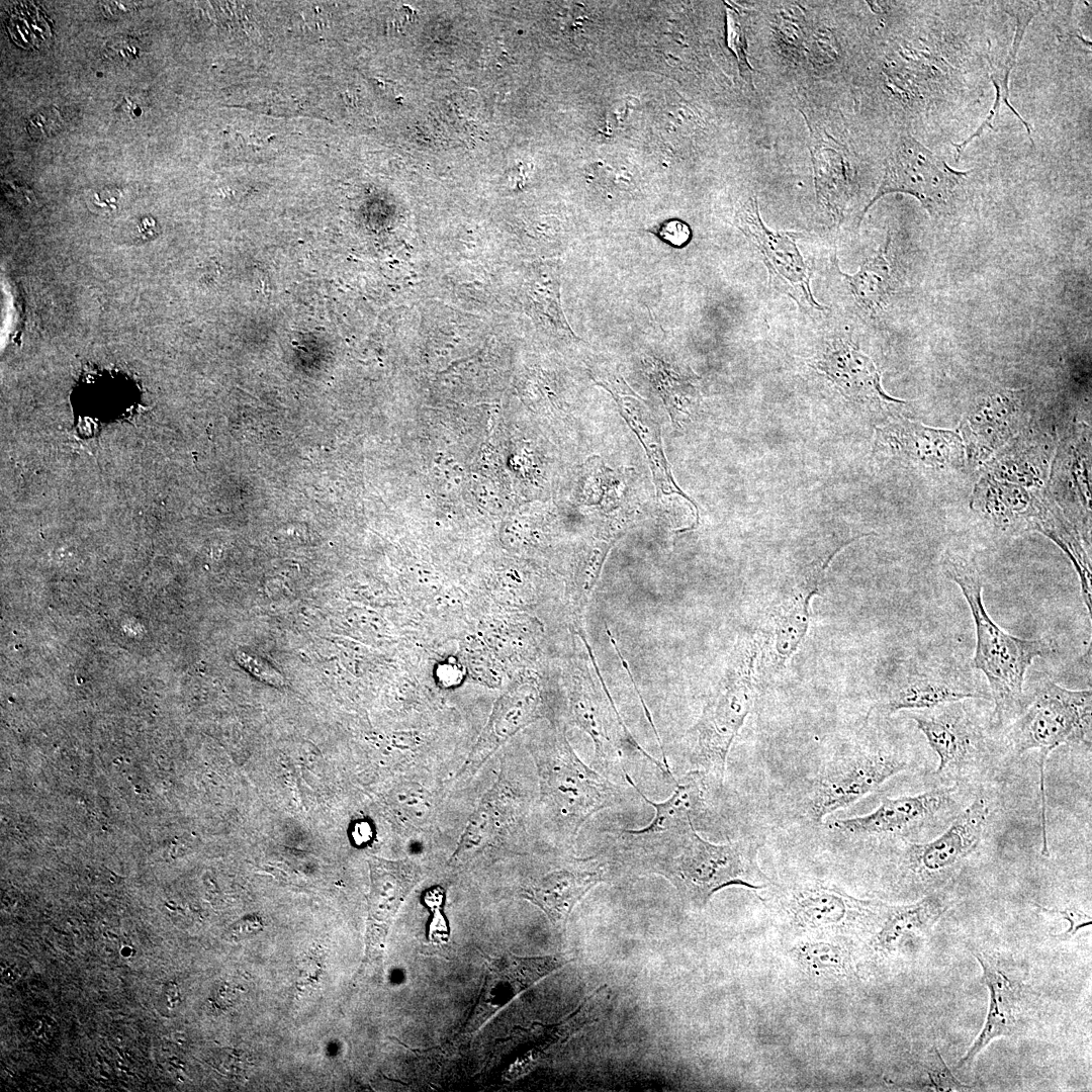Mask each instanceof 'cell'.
I'll return each mask as SVG.
<instances>
[{
    "label": "cell",
    "mask_w": 1092,
    "mask_h": 1092,
    "mask_svg": "<svg viewBox=\"0 0 1092 1092\" xmlns=\"http://www.w3.org/2000/svg\"><path fill=\"white\" fill-rule=\"evenodd\" d=\"M5 193L14 203L22 206L30 205L34 201V195L30 190L13 183L5 184Z\"/></svg>",
    "instance_id": "obj_46"
},
{
    "label": "cell",
    "mask_w": 1092,
    "mask_h": 1092,
    "mask_svg": "<svg viewBox=\"0 0 1092 1092\" xmlns=\"http://www.w3.org/2000/svg\"><path fill=\"white\" fill-rule=\"evenodd\" d=\"M2 975H3V976H2V977H3V979H4V980H5L6 982H12V981H15V980H16V979L18 978V972H17V971H15L14 969H12L11 967L7 968V969H6V970H5L4 972H3V974H2Z\"/></svg>",
    "instance_id": "obj_48"
},
{
    "label": "cell",
    "mask_w": 1092,
    "mask_h": 1092,
    "mask_svg": "<svg viewBox=\"0 0 1092 1092\" xmlns=\"http://www.w3.org/2000/svg\"><path fill=\"white\" fill-rule=\"evenodd\" d=\"M623 850L645 871L667 879L681 901L701 910L720 890L740 886L765 890L772 880L758 866L759 838L749 836L727 843H712L695 826L689 830L655 836L637 830H621Z\"/></svg>",
    "instance_id": "obj_1"
},
{
    "label": "cell",
    "mask_w": 1092,
    "mask_h": 1092,
    "mask_svg": "<svg viewBox=\"0 0 1092 1092\" xmlns=\"http://www.w3.org/2000/svg\"><path fill=\"white\" fill-rule=\"evenodd\" d=\"M544 699L536 679L514 681L495 702L489 719L458 778L474 775L485 760L521 729L543 717Z\"/></svg>",
    "instance_id": "obj_15"
},
{
    "label": "cell",
    "mask_w": 1092,
    "mask_h": 1092,
    "mask_svg": "<svg viewBox=\"0 0 1092 1092\" xmlns=\"http://www.w3.org/2000/svg\"><path fill=\"white\" fill-rule=\"evenodd\" d=\"M239 661L245 668H247L249 672L254 674L260 680L277 687L283 685V678L281 674H279L271 666H269L264 661L258 659L257 657H252L249 654L241 653V656H239Z\"/></svg>",
    "instance_id": "obj_44"
},
{
    "label": "cell",
    "mask_w": 1092,
    "mask_h": 1092,
    "mask_svg": "<svg viewBox=\"0 0 1092 1092\" xmlns=\"http://www.w3.org/2000/svg\"><path fill=\"white\" fill-rule=\"evenodd\" d=\"M164 995L166 1004L169 1008H175L181 1002L178 987L174 982H169L165 985Z\"/></svg>",
    "instance_id": "obj_47"
},
{
    "label": "cell",
    "mask_w": 1092,
    "mask_h": 1092,
    "mask_svg": "<svg viewBox=\"0 0 1092 1092\" xmlns=\"http://www.w3.org/2000/svg\"><path fill=\"white\" fill-rule=\"evenodd\" d=\"M754 639L744 638L735 648L731 663L712 693L688 735L693 763L722 786L731 745L753 706L756 688Z\"/></svg>",
    "instance_id": "obj_5"
},
{
    "label": "cell",
    "mask_w": 1092,
    "mask_h": 1092,
    "mask_svg": "<svg viewBox=\"0 0 1092 1092\" xmlns=\"http://www.w3.org/2000/svg\"><path fill=\"white\" fill-rule=\"evenodd\" d=\"M908 766V760L885 749L857 746L834 754L808 779L796 812L803 821L820 824L835 811L877 792Z\"/></svg>",
    "instance_id": "obj_7"
},
{
    "label": "cell",
    "mask_w": 1092,
    "mask_h": 1092,
    "mask_svg": "<svg viewBox=\"0 0 1092 1092\" xmlns=\"http://www.w3.org/2000/svg\"><path fill=\"white\" fill-rule=\"evenodd\" d=\"M391 802L400 816L412 824H422L432 811L429 792L415 783H406L397 787L391 794Z\"/></svg>",
    "instance_id": "obj_35"
},
{
    "label": "cell",
    "mask_w": 1092,
    "mask_h": 1092,
    "mask_svg": "<svg viewBox=\"0 0 1092 1092\" xmlns=\"http://www.w3.org/2000/svg\"><path fill=\"white\" fill-rule=\"evenodd\" d=\"M890 237L877 254L867 258L853 275L837 271L856 304L867 312L884 308L892 294V276L887 253Z\"/></svg>",
    "instance_id": "obj_32"
},
{
    "label": "cell",
    "mask_w": 1092,
    "mask_h": 1092,
    "mask_svg": "<svg viewBox=\"0 0 1092 1092\" xmlns=\"http://www.w3.org/2000/svg\"><path fill=\"white\" fill-rule=\"evenodd\" d=\"M652 368L651 375L654 377V383L656 382L666 404L672 411L686 413L689 405L685 402L691 405L696 398L695 388L661 362H654Z\"/></svg>",
    "instance_id": "obj_36"
},
{
    "label": "cell",
    "mask_w": 1092,
    "mask_h": 1092,
    "mask_svg": "<svg viewBox=\"0 0 1092 1092\" xmlns=\"http://www.w3.org/2000/svg\"><path fill=\"white\" fill-rule=\"evenodd\" d=\"M261 928L262 921L256 916H249L234 924L228 934L230 939H242L258 932Z\"/></svg>",
    "instance_id": "obj_45"
},
{
    "label": "cell",
    "mask_w": 1092,
    "mask_h": 1092,
    "mask_svg": "<svg viewBox=\"0 0 1092 1092\" xmlns=\"http://www.w3.org/2000/svg\"><path fill=\"white\" fill-rule=\"evenodd\" d=\"M1040 8V2L1007 3V12L1016 19V30L1003 70H1001L1000 72H995L990 68L991 81L996 90L995 101L992 108L990 109V112L986 116L985 120L978 127V129L961 144H952L957 149V158H959L967 145L970 144L974 139L980 136L986 128H993L992 121L999 112V108L1002 103L1005 104L1012 111V113L1015 114L1016 117L1023 123L1024 127L1027 130V134L1029 135L1033 145V139L1031 136V125L1021 117V115L1014 109V107L1009 101L1008 81L1010 73L1012 72V69L1016 63L1018 50L1020 48V43L1023 39L1026 28L1031 19L1038 13Z\"/></svg>",
    "instance_id": "obj_31"
},
{
    "label": "cell",
    "mask_w": 1092,
    "mask_h": 1092,
    "mask_svg": "<svg viewBox=\"0 0 1092 1092\" xmlns=\"http://www.w3.org/2000/svg\"><path fill=\"white\" fill-rule=\"evenodd\" d=\"M1080 425L1059 449L1051 474L1055 497L1066 518L1088 540L1091 528L1090 509V430Z\"/></svg>",
    "instance_id": "obj_17"
},
{
    "label": "cell",
    "mask_w": 1092,
    "mask_h": 1092,
    "mask_svg": "<svg viewBox=\"0 0 1092 1092\" xmlns=\"http://www.w3.org/2000/svg\"><path fill=\"white\" fill-rule=\"evenodd\" d=\"M136 39L129 36L116 35L108 41L104 55L107 59L126 63L134 60L140 55L141 49Z\"/></svg>",
    "instance_id": "obj_43"
},
{
    "label": "cell",
    "mask_w": 1092,
    "mask_h": 1092,
    "mask_svg": "<svg viewBox=\"0 0 1092 1092\" xmlns=\"http://www.w3.org/2000/svg\"><path fill=\"white\" fill-rule=\"evenodd\" d=\"M836 552H831L817 561L800 579L799 584L776 609L774 620V649L779 659L784 662L799 647L808 629L810 602L818 592V586Z\"/></svg>",
    "instance_id": "obj_25"
},
{
    "label": "cell",
    "mask_w": 1092,
    "mask_h": 1092,
    "mask_svg": "<svg viewBox=\"0 0 1092 1092\" xmlns=\"http://www.w3.org/2000/svg\"><path fill=\"white\" fill-rule=\"evenodd\" d=\"M855 942L847 937L797 939L792 941L787 954L812 980L849 983L858 975Z\"/></svg>",
    "instance_id": "obj_24"
},
{
    "label": "cell",
    "mask_w": 1092,
    "mask_h": 1092,
    "mask_svg": "<svg viewBox=\"0 0 1092 1092\" xmlns=\"http://www.w3.org/2000/svg\"><path fill=\"white\" fill-rule=\"evenodd\" d=\"M526 287V297L533 315L549 330L568 338L575 337L561 308L556 266L544 264L537 267Z\"/></svg>",
    "instance_id": "obj_33"
},
{
    "label": "cell",
    "mask_w": 1092,
    "mask_h": 1092,
    "mask_svg": "<svg viewBox=\"0 0 1092 1092\" xmlns=\"http://www.w3.org/2000/svg\"><path fill=\"white\" fill-rule=\"evenodd\" d=\"M1036 908L1046 914L1057 915L1069 923V927L1063 933L1053 935L1057 939L1067 940L1073 937L1080 929L1091 925V916L1074 907L1046 908L1036 905Z\"/></svg>",
    "instance_id": "obj_40"
},
{
    "label": "cell",
    "mask_w": 1092,
    "mask_h": 1092,
    "mask_svg": "<svg viewBox=\"0 0 1092 1092\" xmlns=\"http://www.w3.org/2000/svg\"><path fill=\"white\" fill-rule=\"evenodd\" d=\"M960 703H949L922 710L926 713L919 711L921 713L910 715L938 757V774L949 767H961L971 760L982 739L979 729Z\"/></svg>",
    "instance_id": "obj_23"
},
{
    "label": "cell",
    "mask_w": 1092,
    "mask_h": 1092,
    "mask_svg": "<svg viewBox=\"0 0 1092 1092\" xmlns=\"http://www.w3.org/2000/svg\"><path fill=\"white\" fill-rule=\"evenodd\" d=\"M942 571L960 587L971 610L976 630L972 665L987 679L994 702L992 721L997 726L1003 725L1023 711L1027 703L1025 674L1034 659L1054 651V645L1046 639L1016 637L993 621L984 606L983 578L973 559L946 553Z\"/></svg>",
    "instance_id": "obj_2"
},
{
    "label": "cell",
    "mask_w": 1092,
    "mask_h": 1092,
    "mask_svg": "<svg viewBox=\"0 0 1092 1092\" xmlns=\"http://www.w3.org/2000/svg\"><path fill=\"white\" fill-rule=\"evenodd\" d=\"M1021 391L1004 389L981 397L963 420L968 460L981 463L1009 441L1025 422Z\"/></svg>",
    "instance_id": "obj_18"
},
{
    "label": "cell",
    "mask_w": 1092,
    "mask_h": 1092,
    "mask_svg": "<svg viewBox=\"0 0 1092 1092\" xmlns=\"http://www.w3.org/2000/svg\"><path fill=\"white\" fill-rule=\"evenodd\" d=\"M979 797L967 806L939 836L926 842H905L900 875L907 883H928L949 875L977 848L990 815Z\"/></svg>",
    "instance_id": "obj_10"
},
{
    "label": "cell",
    "mask_w": 1092,
    "mask_h": 1092,
    "mask_svg": "<svg viewBox=\"0 0 1092 1092\" xmlns=\"http://www.w3.org/2000/svg\"><path fill=\"white\" fill-rule=\"evenodd\" d=\"M651 232L664 243L677 248L687 245L692 236L689 224L679 219L665 220Z\"/></svg>",
    "instance_id": "obj_42"
},
{
    "label": "cell",
    "mask_w": 1092,
    "mask_h": 1092,
    "mask_svg": "<svg viewBox=\"0 0 1092 1092\" xmlns=\"http://www.w3.org/2000/svg\"><path fill=\"white\" fill-rule=\"evenodd\" d=\"M61 125L60 112L56 108H46L27 121V131L34 139H43L58 131Z\"/></svg>",
    "instance_id": "obj_41"
},
{
    "label": "cell",
    "mask_w": 1092,
    "mask_h": 1092,
    "mask_svg": "<svg viewBox=\"0 0 1092 1092\" xmlns=\"http://www.w3.org/2000/svg\"><path fill=\"white\" fill-rule=\"evenodd\" d=\"M822 372L847 399L883 408L903 402L888 395L873 360L849 342L830 345L815 361Z\"/></svg>",
    "instance_id": "obj_22"
},
{
    "label": "cell",
    "mask_w": 1092,
    "mask_h": 1092,
    "mask_svg": "<svg viewBox=\"0 0 1092 1092\" xmlns=\"http://www.w3.org/2000/svg\"><path fill=\"white\" fill-rule=\"evenodd\" d=\"M464 650L468 669L475 679L490 687L502 684V667L480 639H468Z\"/></svg>",
    "instance_id": "obj_37"
},
{
    "label": "cell",
    "mask_w": 1092,
    "mask_h": 1092,
    "mask_svg": "<svg viewBox=\"0 0 1092 1092\" xmlns=\"http://www.w3.org/2000/svg\"><path fill=\"white\" fill-rule=\"evenodd\" d=\"M953 792L951 788H938L913 796L886 797L868 814L833 820L826 826L847 840L902 838L945 809Z\"/></svg>",
    "instance_id": "obj_11"
},
{
    "label": "cell",
    "mask_w": 1092,
    "mask_h": 1092,
    "mask_svg": "<svg viewBox=\"0 0 1092 1092\" xmlns=\"http://www.w3.org/2000/svg\"><path fill=\"white\" fill-rule=\"evenodd\" d=\"M874 453L938 470L960 468L965 461V446L957 433L903 418L877 428Z\"/></svg>",
    "instance_id": "obj_14"
},
{
    "label": "cell",
    "mask_w": 1092,
    "mask_h": 1092,
    "mask_svg": "<svg viewBox=\"0 0 1092 1092\" xmlns=\"http://www.w3.org/2000/svg\"><path fill=\"white\" fill-rule=\"evenodd\" d=\"M592 375L599 385L612 394L621 416L644 448L657 495L660 498L678 495L697 508L696 504L682 492L672 478L663 451L660 427L644 400L629 387L617 371L597 368L592 370Z\"/></svg>",
    "instance_id": "obj_16"
},
{
    "label": "cell",
    "mask_w": 1092,
    "mask_h": 1092,
    "mask_svg": "<svg viewBox=\"0 0 1092 1092\" xmlns=\"http://www.w3.org/2000/svg\"><path fill=\"white\" fill-rule=\"evenodd\" d=\"M948 906L949 901L942 892L929 894L911 904L886 903L878 926L864 940L866 948L878 959L900 952L909 941L928 934Z\"/></svg>",
    "instance_id": "obj_21"
},
{
    "label": "cell",
    "mask_w": 1092,
    "mask_h": 1092,
    "mask_svg": "<svg viewBox=\"0 0 1092 1092\" xmlns=\"http://www.w3.org/2000/svg\"><path fill=\"white\" fill-rule=\"evenodd\" d=\"M973 508L995 528L1007 532L1040 533L1051 507L1021 485L1002 482L994 475L982 478L974 489Z\"/></svg>",
    "instance_id": "obj_20"
},
{
    "label": "cell",
    "mask_w": 1092,
    "mask_h": 1092,
    "mask_svg": "<svg viewBox=\"0 0 1092 1092\" xmlns=\"http://www.w3.org/2000/svg\"><path fill=\"white\" fill-rule=\"evenodd\" d=\"M926 1073L933 1090L938 1092L971 1091L973 1087L960 1082L947 1068L935 1046L926 1059Z\"/></svg>",
    "instance_id": "obj_38"
},
{
    "label": "cell",
    "mask_w": 1092,
    "mask_h": 1092,
    "mask_svg": "<svg viewBox=\"0 0 1092 1092\" xmlns=\"http://www.w3.org/2000/svg\"><path fill=\"white\" fill-rule=\"evenodd\" d=\"M989 990V1007L985 1025L968 1053L958 1062L957 1069L969 1065L991 1040L1014 1033L1017 1025L1020 990L1000 969L983 954H976Z\"/></svg>",
    "instance_id": "obj_26"
},
{
    "label": "cell",
    "mask_w": 1092,
    "mask_h": 1092,
    "mask_svg": "<svg viewBox=\"0 0 1092 1092\" xmlns=\"http://www.w3.org/2000/svg\"><path fill=\"white\" fill-rule=\"evenodd\" d=\"M1091 690H1068L1045 678L1015 719L1009 733L1017 753L1037 749L1040 800L1041 854L1050 856L1046 822L1045 763L1057 747L1086 742L1091 733Z\"/></svg>",
    "instance_id": "obj_4"
},
{
    "label": "cell",
    "mask_w": 1092,
    "mask_h": 1092,
    "mask_svg": "<svg viewBox=\"0 0 1092 1092\" xmlns=\"http://www.w3.org/2000/svg\"><path fill=\"white\" fill-rule=\"evenodd\" d=\"M616 540H597L589 543L579 561L575 578L574 595L578 608L585 605L600 576L604 562Z\"/></svg>",
    "instance_id": "obj_34"
},
{
    "label": "cell",
    "mask_w": 1092,
    "mask_h": 1092,
    "mask_svg": "<svg viewBox=\"0 0 1092 1092\" xmlns=\"http://www.w3.org/2000/svg\"><path fill=\"white\" fill-rule=\"evenodd\" d=\"M569 710L572 721L592 738L596 759L601 766L621 764L623 752L632 748L642 753L662 771L665 770L663 764L640 747L622 722L613 700L607 703L586 672L580 671L573 677Z\"/></svg>",
    "instance_id": "obj_13"
},
{
    "label": "cell",
    "mask_w": 1092,
    "mask_h": 1092,
    "mask_svg": "<svg viewBox=\"0 0 1092 1092\" xmlns=\"http://www.w3.org/2000/svg\"><path fill=\"white\" fill-rule=\"evenodd\" d=\"M727 44L738 60L741 76H746L752 84V69L747 59V46L744 30L738 14L727 7Z\"/></svg>",
    "instance_id": "obj_39"
},
{
    "label": "cell",
    "mask_w": 1092,
    "mask_h": 1092,
    "mask_svg": "<svg viewBox=\"0 0 1092 1092\" xmlns=\"http://www.w3.org/2000/svg\"><path fill=\"white\" fill-rule=\"evenodd\" d=\"M369 915L381 925L395 915L405 897L420 880L419 867L411 860L370 857Z\"/></svg>",
    "instance_id": "obj_28"
},
{
    "label": "cell",
    "mask_w": 1092,
    "mask_h": 1092,
    "mask_svg": "<svg viewBox=\"0 0 1092 1092\" xmlns=\"http://www.w3.org/2000/svg\"><path fill=\"white\" fill-rule=\"evenodd\" d=\"M811 155L818 200L833 213L841 212L851 188V172L843 147H835L810 131Z\"/></svg>",
    "instance_id": "obj_30"
},
{
    "label": "cell",
    "mask_w": 1092,
    "mask_h": 1092,
    "mask_svg": "<svg viewBox=\"0 0 1092 1092\" xmlns=\"http://www.w3.org/2000/svg\"><path fill=\"white\" fill-rule=\"evenodd\" d=\"M541 801L561 832L574 840L578 830L597 812L615 806L621 791L584 764L564 733L536 754Z\"/></svg>",
    "instance_id": "obj_6"
},
{
    "label": "cell",
    "mask_w": 1092,
    "mask_h": 1092,
    "mask_svg": "<svg viewBox=\"0 0 1092 1092\" xmlns=\"http://www.w3.org/2000/svg\"><path fill=\"white\" fill-rule=\"evenodd\" d=\"M570 962L563 956L520 958L509 956L494 961L487 973L481 1004L498 1006L544 976Z\"/></svg>",
    "instance_id": "obj_27"
},
{
    "label": "cell",
    "mask_w": 1092,
    "mask_h": 1092,
    "mask_svg": "<svg viewBox=\"0 0 1092 1092\" xmlns=\"http://www.w3.org/2000/svg\"><path fill=\"white\" fill-rule=\"evenodd\" d=\"M967 174L951 169L913 136L901 135L886 159L881 184L866 204L860 219L881 197L896 192L914 196L934 214L947 204Z\"/></svg>",
    "instance_id": "obj_8"
},
{
    "label": "cell",
    "mask_w": 1092,
    "mask_h": 1092,
    "mask_svg": "<svg viewBox=\"0 0 1092 1092\" xmlns=\"http://www.w3.org/2000/svg\"><path fill=\"white\" fill-rule=\"evenodd\" d=\"M512 802L509 788L498 781L484 794L470 815L450 861L459 864L473 857L494 837L505 822Z\"/></svg>",
    "instance_id": "obj_29"
},
{
    "label": "cell",
    "mask_w": 1092,
    "mask_h": 1092,
    "mask_svg": "<svg viewBox=\"0 0 1092 1092\" xmlns=\"http://www.w3.org/2000/svg\"><path fill=\"white\" fill-rule=\"evenodd\" d=\"M736 224L759 252L772 288L793 298L804 310H826L811 291V271L796 245L801 234L769 230L760 217L755 197L739 206Z\"/></svg>",
    "instance_id": "obj_9"
},
{
    "label": "cell",
    "mask_w": 1092,
    "mask_h": 1092,
    "mask_svg": "<svg viewBox=\"0 0 1092 1092\" xmlns=\"http://www.w3.org/2000/svg\"><path fill=\"white\" fill-rule=\"evenodd\" d=\"M973 677L956 663H934L896 679L876 706L883 713L929 710L969 699H989Z\"/></svg>",
    "instance_id": "obj_12"
},
{
    "label": "cell",
    "mask_w": 1092,
    "mask_h": 1092,
    "mask_svg": "<svg viewBox=\"0 0 1092 1092\" xmlns=\"http://www.w3.org/2000/svg\"><path fill=\"white\" fill-rule=\"evenodd\" d=\"M610 860L604 856L574 859L526 886L522 895L537 905L554 925L566 923L574 906L598 884L606 881Z\"/></svg>",
    "instance_id": "obj_19"
},
{
    "label": "cell",
    "mask_w": 1092,
    "mask_h": 1092,
    "mask_svg": "<svg viewBox=\"0 0 1092 1092\" xmlns=\"http://www.w3.org/2000/svg\"><path fill=\"white\" fill-rule=\"evenodd\" d=\"M760 897L771 922L792 941L847 937L866 940L876 929L886 903L849 895L820 880L775 883Z\"/></svg>",
    "instance_id": "obj_3"
}]
</instances>
